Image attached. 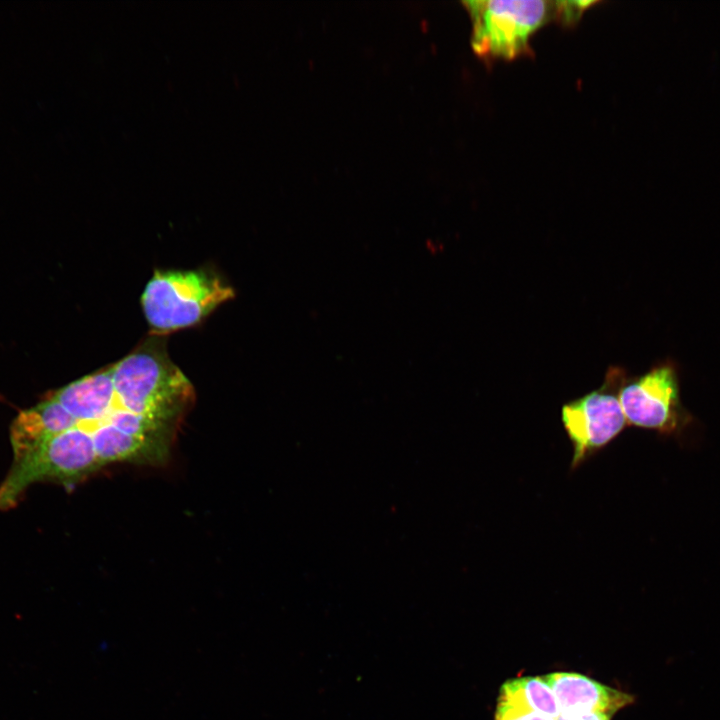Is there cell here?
Masks as SVG:
<instances>
[{
    "label": "cell",
    "instance_id": "6da1fadb",
    "mask_svg": "<svg viewBox=\"0 0 720 720\" xmlns=\"http://www.w3.org/2000/svg\"><path fill=\"white\" fill-rule=\"evenodd\" d=\"M194 400L192 383L160 343L141 344L38 404L44 439L14 457L0 502L15 506L43 480L69 486L111 464L163 463Z\"/></svg>",
    "mask_w": 720,
    "mask_h": 720
},
{
    "label": "cell",
    "instance_id": "7a4b0ae2",
    "mask_svg": "<svg viewBox=\"0 0 720 720\" xmlns=\"http://www.w3.org/2000/svg\"><path fill=\"white\" fill-rule=\"evenodd\" d=\"M234 290L214 272L156 271L146 284L141 305L152 334L163 335L199 323Z\"/></svg>",
    "mask_w": 720,
    "mask_h": 720
},
{
    "label": "cell",
    "instance_id": "3957f363",
    "mask_svg": "<svg viewBox=\"0 0 720 720\" xmlns=\"http://www.w3.org/2000/svg\"><path fill=\"white\" fill-rule=\"evenodd\" d=\"M472 48L487 59H514L529 50L531 36L552 18L556 1L472 0Z\"/></svg>",
    "mask_w": 720,
    "mask_h": 720
},
{
    "label": "cell",
    "instance_id": "277c9868",
    "mask_svg": "<svg viewBox=\"0 0 720 720\" xmlns=\"http://www.w3.org/2000/svg\"><path fill=\"white\" fill-rule=\"evenodd\" d=\"M627 378L623 368H608L602 385L562 406L561 421L571 442V470L605 448L627 426L619 390Z\"/></svg>",
    "mask_w": 720,
    "mask_h": 720
},
{
    "label": "cell",
    "instance_id": "5b68a950",
    "mask_svg": "<svg viewBox=\"0 0 720 720\" xmlns=\"http://www.w3.org/2000/svg\"><path fill=\"white\" fill-rule=\"evenodd\" d=\"M619 401L627 425L673 434L689 421L681 402L678 369L671 360L657 363L641 376L627 377Z\"/></svg>",
    "mask_w": 720,
    "mask_h": 720
},
{
    "label": "cell",
    "instance_id": "8992f818",
    "mask_svg": "<svg viewBox=\"0 0 720 720\" xmlns=\"http://www.w3.org/2000/svg\"><path fill=\"white\" fill-rule=\"evenodd\" d=\"M543 678L554 693L559 712L593 711L613 716L634 702V696L579 673L554 672Z\"/></svg>",
    "mask_w": 720,
    "mask_h": 720
},
{
    "label": "cell",
    "instance_id": "52a82bcc",
    "mask_svg": "<svg viewBox=\"0 0 720 720\" xmlns=\"http://www.w3.org/2000/svg\"><path fill=\"white\" fill-rule=\"evenodd\" d=\"M498 698L517 703L552 718L559 714L554 693L543 676L510 679L501 686Z\"/></svg>",
    "mask_w": 720,
    "mask_h": 720
},
{
    "label": "cell",
    "instance_id": "ba28073f",
    "mask_svg": "<svg viewBox=\"0 0 720 720\" xmlns=\"http://www.w3.org/2000/svg\"><path fill=\"white\" fill-rule=\"evenodd\" d=\"M495 720H554V718L534 712L517 703L498 698Z\"/></svg>",
    "mask_w": 720,
    "mask_h": 720
},
{
    "label": "cell",
    "instance_id": "9c48e42d",
    "mask_svg": "<svg viewBox=\"0 0 720 720\" xmlns=\"http://www.w3.org/2000/svg\"><path fill=\"white\" fill-rule=\"evenodd\" d=\"M592 4L591 1H556V18L565 24L574 23Z\"/></svg>",
    "mask_w": 720,
    "mask_h": 720
},
{
    "label": "cell",
    "instance_id": "30bf717a",
    "mask_svg": "<svg viewBox=\"0 0 720 720\" xmlns=\"http://www.w3.org/2000/svg\"><path fill=\"white\" fill-rule=\"evenodd\" d=\"M612 715L593 711L559 712L554 720H611Z\"/></svg>",
    "mask_w": 720,
    "mask_h": 720
}]
</instances>
